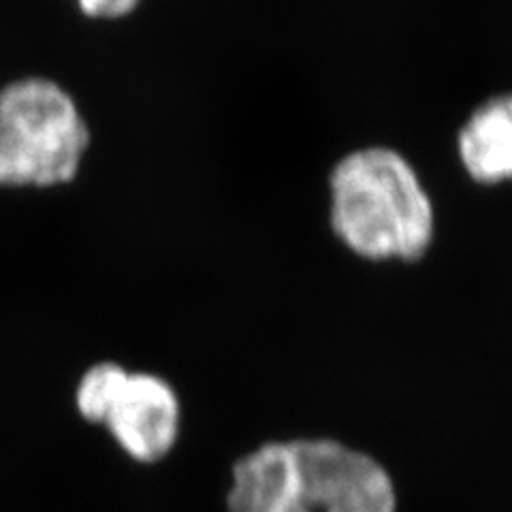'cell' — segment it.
Listing matches in <instances>:
<instances>
[{
  "label": "cell",
  "instance_id": "obj_8",
  "mask_svg": "<svg viewBox=\"0 0 512 512\" xmlns=\"http://www.w3.org/2000/svg\"><path fill=\"white\" fill-rule=\"evenodd\" d=\"M79 5L92 18H122L139 5V0H79Z\"/></svg>",
  "mask_w": 512,
  "mask_h": 512
},
{
  "label": "cell",
  "instance_id": "obj_1",
  "mask_svg": "<svg viewBox=\"0 0 512 512\" xmlns=\"http://www.w3.org/2000/svg\"><path fill=\"white\" fill-rule=\"evenodd\" d=\"M329 224L363 261L414 263L436 239V207L402 152L365 146L344 154L329 173Z\"/></svg>",
  "mask_w": 512,
  "mask_h": 512
},
{
  "label": "cell",
  "instance_id": "obj_5",
  "mask_svg": "<svg viewBox=\"0 0 512 512\" xmlns=\"http://www.w3.org/2000/svg\"><path fill=\"white\" fill-rule=\"evenodd\" d=\"M457 154L474 184L512 182V92L493 94L474 107L459 128Z\"/></svg>",
  "mask_w": 512,
  "mask_h": 512
},
{
  "label": "cell",
  "instance_id": "obj_6",
  "mask_svg": "<svg viewBox=\"0 0 512 512\" xmlns=\"http://www.w3.org/2000/svg\"><path fill=\"white\" fill-rule=\"evenodd\" d=\"M299 500L291 442H265L231 470L227 512H284Z\"/></svg>",
  "mask_w": 512,
  "mask_h": 512
},
{
  "label": "cell",
  "instance_id": "obj_7",
  "mask_svg": "<svg viewBox=\"0 0 512 512\" xmlns=\"http://www.w3.org/2000/svg\"><path fill=\"white\" fill-rule=\"evenodd\" d=\"M126 367L114 361H101L92 365L79 378L75 389V408L90 423L105 425L107 416L114 410L118 397L128 380Z\"/></svg>",
  "mask_w": 512,
  "mask_h": 512
},
{
  "label": "cell",
  "instance_id": "obj_9",
  "mask_svg": "<svg viewBox=\"0 0 512 512\" xmlns=\"http://www.w3.org/2000/svg\"><path fill=\"white\" fill-rule=\"evenodd\" d=\"M284 512H314L306 502L301 500V495H299V500H295L291 506H288Z\"/></svg>",
  "mask_w": 512,
  "mask_h": 512
},
{
  "label": "cell",
  "instance_id": "obj_2",
  "mask_svg": "<svg viewBox=\"0 0 512 512\" xmlns=\"http://www.w3.org/2000/svg\"><path fill=\"white\" fill-rule=\"evenodd\" d=\"M88 128L71 96L47 79L0 92V186H54L75 178Z\"/></svg>",
  "mask_w": 512,
  "mask_h": 512
},
{
  "label": "cell",
  "instance_id": "obj_3",
  "mask_svg": "<svg viewBox=\"0 0 512 512\" xmlns=\"http://www.w3.org/2000/svg\"><path fill=\"white\" fill-rule=\"evenodd\" d=\"M301 500L314 512H397L389 470L331 438L291 440Z\"/></svg>",
  "mask_w": 512,
  "mask_h": 512
},
{
  "label": "cell",
  "instance_id": "obj_4",
  "mask_svg": "<svg viewBox=\"0 0 512 512\" xmlns=\"http://www.w3.org/2000/svg\"><path fill=\"white\" fill-rule=\"evenodd\" d=\"M105 427L133 461H163L180 436V397L165 378L131 372Z\"/></svg>",
  "mask_w": 512,
  "mask_h": 512
}]
</instances>
